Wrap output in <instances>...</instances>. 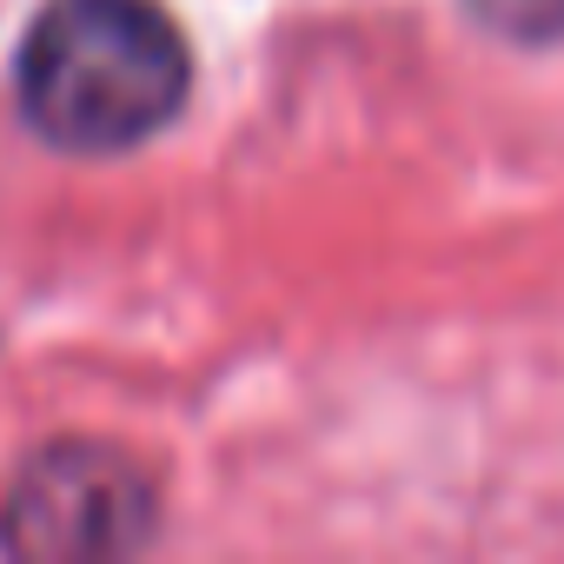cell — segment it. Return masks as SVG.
Returning <instances> with one entry per match:
<instances>
[{
	"mask_svg": "<svg viewBox=\"0 0 564 564\" xmlns=\"http://www.w3.org/2000/svg\"><path fill=\"white\" fill-rule=\"evenodd\" d=\"M186 41L153 0H54L21 47V107L54 147L107 153L186 100Z\"/></svg>",
	"mask_w": 564,
	"mask_h": 564,
	"instance_id": "obj_1",
	"label": "cell"
},
{
	"mask_svg": "<svg viewBox=\"0 0 564 564\" xmlns=\"http://www.w3.org/2000/svg\"><path fill=\"white\" fill-rule=\"evenodd\" d=\"M153 524L147 478L100 445H47L0 491V544L21 557L133 551Z\"/></svg>",
	"mask_w": 564,
	"mask_h": 564,
	"instance_id": "obj_2",
	"label": "cell"
},
{
	"mask_svg": "<svg viewBox=\"0 0 564 564\" xmlns=\"http://www.w3.org/2000/svg\"><path fill=\"white\" fill-rule=\"evenodd\" d=\"M471 14L505 41H564V0H471Z\"/></svg>",
	"mask_w": 564,
	"mask_h": 564,
	"instance_id": "obj_3",
	"label": "cell"
}]
</instances>
